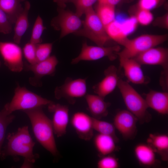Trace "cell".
Segmentation results:
<instances>
[{"mask_svg":"<svg viewBox=\"0 0 168 168\" xmlns=\"http://www.w3.org/2000/svg\"><path fill=\"white\" fill-rule=\"evenodd\" d=\"M29 118L34 135L40 144L54 156L58 155L51 120L42 107L24 110Z\"/></svg>","mask_w":168,"mask_h":168,"instance_id":"1","label":"cell"},{"mask_svg":"<svg viewBox=\"0 0 168 168\" xmlns=\"http://www.w3.org/2000/svg\"><path fill=\"white\" fill-rule=\"evenodd\" d=\"M7 139V144L2 151L0 156L2 158L10 156H19L33 164L35 162L37 156L33 153L35 143L27 126L19 128L16 132L9 134Z\"/></svg>","mask_w":168,"mask_h":168,"instance_id":"2","label":"cell"},{"mask_svg":"<svg viewBox=\"0 0 168 168\" xmlns=\"http://www.w3.org/2000/svg\"><path fill=\"white\" fill-rule=\"evenodd\" d=\"M117 86L128 110L133 114L141 124L149 122L152 115L144 99L127 82L120 79Z\"/></svg>","mask_w":168,"mask_h":168,"instance_id":"3","label":"cell"},{"mask_svg":"<svg viewBox=\"0 0 168 168\" xmlns=\"http://www.w3.org/2000/svg\"><path fill=\"white\" fill-rule=\"evenodd\" d=\"M53 102L33 93L24 87L18 86L10 102L6 104L3 110L10 114L16 110L23 111L48 105Z\"/></svg>","mask_w":168,"mask_h":168,"instance_id":"4","label":"cell"},{"mask_svg":"<svg viewBox=\"0 0 168 168\" xmlns=\"http://www.w3.org/2000/svg\"><path fill=\"white\" fill-rule=\"evenodd\" d=\"M167 35L145 34L132 39H128L118 55L119 60L133 58L138 54L166 41Z\"/></svg>","mask_w":168,"mask_h":168,"instance_id":"5","label":"cell"},{"mask_svg":"<svg viewBox=\"0 0 168 168\" xmlns=\"http://www.w3.org/2000/svg\"><path fill=\"white\" fill-rule=\"evenodd\" d=\"M85 18L82 27L75 33L85 37L97 45L104 46L110 40L104 26L92 7L85 12Z\"/></svg>","mask_w":168,"mask_h":168,"instance_id":"6","label":"cell"},{"mask_svg":"<svg viewBox=\"0 0 168 168\" xmlns=\"http://www.w3.org/2000/svg\"><path fill=\"white\" fill-rule=\"evenodd\" d=\"M87 90L86 79H73L68 77L63 84L56 87L54 93L57 99L64 98L69 103L74 104L76 99L85 96Z\"/></svg>","mask_w":168,"mask_h":168,"instance_id":"7","label":"cell"},{"mask_svg":"<svg viewBox=\"0 0 168 168\" xmlns=\"http://www.w3.org/2000/svg\"><path fill=\"white\" fill-rule=\"evenodd\" d=\"M58 14L51 22V26L57 30H60V38L71 33H75L82 27L83 21L75 13L59 8Z\"/></svg>","mask_w":168,"mask_h":168,"instance_id":"8","label":"cell"},{"mask_svg":"<svg viewBox=\"0 0 168 168\" xmlns=\"http://www.w3.org/2000/svg\"><path fill=\"white\" fill-rule=\"evenodd\" d=\"M120 49L118 45L108 47L94 46L89 45L86 42H84L80 54L72 60L71 63L77 64L82 61H95L104 57H107L112 61L116 58Z\"/></svg>","mask_w":168,"mask_h":168,"instance_id":"9","label":"cell"},{"mask_svg":"<svg viewBox=\"0 0 168 168\" xmlns=\"http://www.w3.org/2000/svg\"><path fill=\"white\" fill-rule=\"evenodd\" d=\"M0 54L5 65L11 71L19 72L23 69L22 52L17 44L0 41Z\"/></svg>","mask_w":168,"mask_h":168,"instance_id":"10","label":"cell"},{"mask_svg":"<svg viewBox=\"0 0 168 168\" xmlns=\"http://www.w3.org/2000/svg\"><path fill=\"white\" fill-rule=\"evenodd\" d=\"M137 118L128 110H120L116 114L113 125L123 138L126 140H133L137 133Z\"/></svg>","mask_w":168,"mask_h":168,"instance_id":"11","label":"cell"},{"mask_svg":"<svg viewBox=\"0 0 168 168\" xmlns=\"http://www.w3.org/2000/svg\"><path fill=\"white\" fill-rule=\"evenodd\" d=\"M48 109L53 113L51 121L54 134L58 137L63 136L66 133L69 120L68 107L53 102L48 105Z\"/></svg>","mask_w":168,"mask_h":168,"instance_id":"12","label":"cell"},{"mask_svg":"<svg viewBox=\"0 0 168 168\" xmlns=\"http://www.w3.org/2000/svg\"><path fill=\"white\" fill-rule=\"evenodd\" d=\"M141 65H156L168 70V50L166 48H151L133 58Z\"/></svg>","mask_w":168,"mask_h":168,"instance_id":"13","label":"cell"},{"mask_svg":"<svg viewBox=\"0 0 168 168\" xmlns=\"http://www.w3.org/2000/svg\"><path fill=\"white\" fill-rule=\"evenodd\" d=\"M104 77L98 83L94 85L93 89L96 95L105 99L108 95L112 92L117 86L120 79L118 70L114 65H110L104 72Z\"/></svg>","mask_w":168,"mask_h":168,"instance_id":"14","label":"cell"},{"mask_svg":"<svg viewBox=\"0 0 168 168\" xmlns=\"http://www.w3.org/2000/svg\"><path fill=\"white\" fill-rule=\"evenodd\" d=\"M70 123L80 138L87 141L92 138L94 135L92 117L82 112H77L72 115Z\"/></svg>","mask_w":168,"mask_h":168,"instance_id":"15","label":"cell"},{"mask_svg":"<svg viewBox=\"0 0 168 168\" xmlns=\"http://www.w3.org/2000/svg\"><path fill=\"white\" fill-rule=\"evenodd\" d=\"M58 63L57 58L53 55L34 64H27L26 69L32 72L34 74V77L30 79V83L33 85H36L39 80L43 77L54 74Z\"/></svg>","mask_w":168,"mask_h":168,"instance_id":"16","label":"cell"},{"mask_svg":"<svg viewBox=\"0 0 168 168\" xmlns=\"http://www.w3.org/2000/svg\"><path fill=\"white\" fill-rule=\"evenodd\" d=\"M120 67L130 82L136 84H147L149 80L144 75L141 65L133 58L120 60Z\"/></svg>","mask_w":168,"mask_h":168,"instance_id":"17","label":"cell"},{"mask_svg":"<svg viewBox=\"0 0 168 168\" xmlns=\"http://www.w3.org/2000/svg\"><path fill=\"white\" fill-rule=\"evenodd\" d=\"M148 108L158 113L165 115L168 114V93L151 90L146 94L145 98Z\"/></svg>","mask_w":168,"mask_h":168,"instance_id":"18","label":"cell"},{"mask_svg":"<svg viewBox=\"0 0 168 168\" xmlns=\"http://www.w3.org/2000/svg\"><path fill=\"white\" fill-rule=\"evenodd\" d=\"M89 111L92 117L101 119L106 116L108 109L110 103L104 100V99L96 95L86 94L85 96Z\"/></svg>","mask_w":168,"mask_h":168,"instance_id":"19","label":"cell"},{"mask_svg":"<svg viewBox=\"0 0 168 168\" xmlns=\"http://www.w3.org/2000/svg\"><path fill=\"white\" fill-rule=\"evenodd\" d=\"M147 143L153 149L164 161L168 160V136L166 134H149L147 139Z\"/></svg>","mask_w":168,"mask_h":168,"instance_id":"20","label":"cell"},{"mask_svg":"<svg viewBox=\"0 0 168 168\" xmlns=\"http://www.w3.org/2000/svg\"><path fill=\"white\" fill-rule=\"evenodd\" d=\"M30 7V2L25 1L23 9L18 16L14 23L13 39L14 42L17 44L20 43L22 37L29 26L28 15Z\"/></svg>","mask_w":168,"mask_h":168,"instance_id":"21","label":"cell"},{"mask_svg":"<svg viewBox=\"0 0 168 168\" xmlns=\"http://www.w3.org/2000/svg\"><path fill=\"white\" fill-rule=\"evenodd\" d=\"M135 156L139 163L146 166H152L156 161V153L148 144L139 143L134 148Z\"/></svg>","mask_w":168,"mask_h":168,"instance_id":"22","label":"cell"},{"mask_svg":"<svg viewBox=\"0 0 168 168\" xmlns=\"http://www.w3.org/2000/svg\"><path fill=\"white\" fill-rule=\"evenodd\" d=\"M94 143L99 154L102 156L111 154L116 149L114 139L109 135L99 133L95 136Z\"/></svg>","mask_w":168,"mask_h":168,"instance_id":"23","label":"cell"},{"mask_svg":"<svg viewBox=\"0 0 168 168\" xmlns=\"http://www.w3.org/2000/svg\"><path fill=\"white\" fill-rule=\"evenodd\" d=\"M105 28L110 39L123 46L128 39L122 23L115 20L105 26Z\"/></svg>","mask_w":168,"mask_h":168,"instance_id":"24","label":"cell"},{"mask_svg":"<svg viewBox=\"0 0 168 168\" xmlns=\"http://www.w3.org/2000/svg\"><path fill=\"white\" fill-rule=\"evenodd\" d=\"M25 0H0V8L7 15L9 19L13 24L15 22L24 8L21 2Z\"/></svg>","mask_w":168,"mask_h":168,"instance_id":"25","label":"cell"},{"mask_svg":"<svg viewBox=\"0 0 168 168\" xmlns=\"http://www.w3.org/2000/svg\"><path fill=\"white\" fill-rule=\"evenodd\" d=\"M93 125L94 130L99 133L110 136L113 138L116 143L119 142V139L116 135L115 128L113 124L93 117Z\"/></svg>","mask_w":168,"mask_h":168,"instance_id":"26","label":"cell"},{"mask_svg":"<svg viewBox=\"0 0 168 168\" xmlns=\"http://www.w3.org/2000/svg\"><path fill=\"white\" fill-rule=\"evenodd\" d=\"M96 12L105 27L115 20L114 6L98 4Z\"/></svg>","mask_w":168,"mask_h":168,"instance_id":"27","label":"cell"},{"mask_svg":"<svg viewBox=\"0 0 168 168\" xmlns=\"http://www.w3.org/2000/svg\"><path fill=\"white\" fill-rule=\"evenodd\" d=\"M12 114H7L2 109L0 111V156L2 154V147L4 139L7 128L15 118Z\"/></svg>","mask_w":168,"mask_h":168,"instance_id":"28","label":"cell"},{"mask_svg":"<svg viewBox=\"0 0 168 168\" xmlns=\"http://www.w3.org/2000/svg\"><path fill=\"white\" fill-rule=\"evenodd\" d=\"M46 28L43 25V21L39 15L35 21L33 26L30 42L34 44L41 43V36L44 30Z\"/></svg>","mask_w":168,"mask_h":168,"instance_id":"29","label":"cell"},{"mask_svg":"<svg viewBox=\"0 0 168 168\" xmlns=\"http://www.w3.org/2000/svg\"><path fill=\"white\" fill-rule=\"evenodd\" d=\"M53 47L51 43L36 44V54L37 62L46 59L50 56Z\"/></svg>","mask_w":168,"mask_h":168,"instance_id":"30","label":"cell"},{"mask_svg":"<svg viewBox=\"0 0 168 168\" xmlns=\"http://www.w3.org/2000/svg\"><path fill=\"white\" fill-rule=\"evenodd\" d=\"M98 168H118L119 167L118 160L109 155L103 156L97 163Z\"/></svg>","mask_w":168,"mask_h":168,"instance_id":"31","label":"cell"},{"mask_svg":"<svg viewBox=\"0 0 168 168\" xmlns=\"http://www.w3.org/2000/svg\"><path fill=\"white\" fill-rule=\"evenodd\" d=\"M36 44L30 42L26 44L23 49L24 56L30 64L37 63L36 54Z\"/></svg>","mask_w":168,"mask_h":168,"instance_id":"32","label":"cell"},{"mask_svg":"<svg viewBox=\"0 0 168 168\" xmlns=\"http://www.w3.org/2000/svg\"><path fill=\"white\" fill-rule=\"evenodd\" d=\"M98 0H75L73 3L76 7L75 13L79 17L85 14L86 11L92 7Z\"/></svg>","mask_w":168,"mask_h":168,"instance_id":"33","label":"cell"},{"mask_svg":"<svg viewBox=\"0 0 168 168\" xmlns=\"http://www.w3.org/2000/svg\"><path fill=\"white\" fill-rule=\"evenodd\" d=\"M138 23L143 26H147L152 22L153 15L149 10L139 8L135 16Z\"/></svg>","mask_w":168,"mask_h":168,"instance_id":"34","label":"cell"},{"mask_svg":"<svg viewBox=\"0 0 168 168\" xmlns=\"http://www.w3.org/2000/svg\"><path fill=\"white\" fill-rule=\"evenodd\" d=\"M12 24L6 14L0 8V33H10L12 31Z\"/></svg>","mask_w":168,"mask_h":168,"instance_id":"35","label":"cell"},{"mask_svg":"<svg viewBox=\"0 0 168 168\" xmlns=\"http://www.w3.org/2000/svg\"><path fill=\"white\" fill-rule=\"evenodd\" d=\"M137 23L135 17H131L122 23L124 30L127 35L134 30Z\"/></svg>","mask_w":168,"mask_h":168,"instance_id":"36","label":"cell"},{"mask_svg":"<svg viewBox=\"0 0 168 168\" xmlns=\"http://www.w3.org/2000/svg\"><path fill=\"white\" fill-rule=\"evenodd\" d=\"M160 0H139V8L150 11L155 7L158 4Z\"/></svg>","mask_w":168,"mask_h":168,"instance_id":"37","label":"cell"},{"mask_svg":"<svg viewBox=\"0 0 168 168\" xmlns=\"http://www.w3.org/2000/svg\"><path fill=\"white\" fill-rule=\"evenodd\" d=\"M121 0H98V4H104L115 6L118 4Z\"/></svg>","mask_w":168,"mask_h":168,"instance_id":"38","label":"cell"},{"mask_svg":"<svg viewBox=\"0 0 168 168\" xmlns=\"http://www.w3.org/2000/svg\"><path fill=\"white\" fill-rule=\"evenodd\" d=\"M75 0H54V2L56 3L59 8H64L66 7V4L71 2H73Z\"/></svg>","mask_w":168,"mask_h":168,"instance_id":"39","label":"cell"},{"mask_svg":"<svg viewBox=\"0 0 168 168\" xmlns=\"http://www.w3.org/2000/svg\"><path fill=\"white\" fill-rule=\"evenodd\" d=\"M33 163L24 160V163L21 166V168H30L33 166Z\"/></svg>","mask_w":168,"mask_h":168,"instance_id":"40","label":"cell"}]
</instances>
